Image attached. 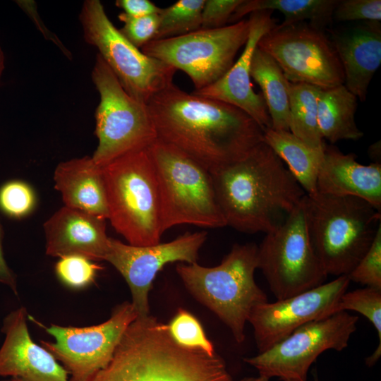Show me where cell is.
I'll list each match as a JSON object with an SVG mask.
<instances>
[{
    "instance_id": "cell-36",
    "label": "cell",
    "mask_w": 381,
    "mask_h": 381,
    "mask_svg": "<svg viewBox=\"0 0 381 381\" xmlns=\"http://www.w3.org/2000/svg\"><path fill=\"white\" fill-rule=\"evenodd\" d=\"M242 1L205 0L200 29H217L226 26L231 15Z\"/></svg>"
},
{
    "instance_id": "cell-42",
    "label": "cell",
    "mask_w": 381,
    "mask_h": 381,
    "mask_svg": "<svg viewBox=\"0 0 381 381\" xmlns=\"http://www.w3.org/2000/svg\"><path fill=\"white\" fill-rule=\"evenodd\" d=\"M0 381H13L12 380L9 379V380H1Z\"/></svg>"
},
{
    "instance_id": "cell-28",
    "label": "cell",
    "mask_w": 381,
    "mask_h": 381,
    "mask_svg": "<svg viewBox=\"0 0 381 381\" xmlns=\"http://www.w3.org/2000/svg\"><path fill=\"white\" fill-rule=\"evenodd\" d=\"M204 3L205 0H179L161 8L155 40L178 37L200 30Z\"/></svg>"
},
{
    "instance_id": "cell-1",
    "label": "cell",
    "mask_w": 381,
    "mask_h": 381,
    "mask_svg": "<svg viewBox=\"0 0 381 381\" xmlns=\"http://www.w3.org/2000/svg\"><path fill=\"white\" fill-rule=\"evenodd\" d=\"M147 105L157 139L208 171L241 159L263 141L264 128L241 109L187 92L174 83Z\"/></svg>"
},
{
    "instance_id": "cell-7",
    "label": "cell",
    "mask_w": 381,
    "mask_h": 381,
    "mask_svg": "<svg viewBox=\"0 0 381 381\" xmlns=\"http://www.w3.org/2000/svg\"><path fill=\"white\" fill-rule=\"evenodd\" d=\"M148 150L158 183L163 234L181 224L212 229L226 226L206 168L159 139Z\"/></svg>"
},
{
    "instance_id": "cell-37",
    "label": "cell",
    "mask_w": 381,
    "mask_h": 381,
    "mask_svg": "<svg viewBox=\"0 0 381 381\" xmlns=\"http://www.w3.org/2000/svg\"><path fill=\"white\" fill-rule=\"evenodd\" d=\"M115 4L122 8L124 13L131 17L159 14L161 11V8L149 0H117Z\"/></svg>"
},
{
    "instance_id": "cell-17",
    "label": "cell",
    "mask_w": 381,
    "mask_h": 381,
    "mask_svg": "<svg viewBox=\"0 0 381 381\" xmlns=\"http://www.w3.org/2000/svg\"><path fill=\"white\" fill-rule=\"evenodd\" d=\"M272 12L264 10L250 13L248 40L239 58L217 81L192 92L238 107L263 128L271 127V120L262 95L253 89L250 64L259 40L277 25Z\"/></svg>"
},
{
    "instance_id": "cell-33",
    "label": "cell",
    "mask_w": 381,
    "mask_h": 381,
    "mask_svg": "<svg viewBox=\"0 0 381 381\" xmlns=\"http://www.w3.org/2000/svg\"><path fill=\"white\" fill-rule=\"evenodd\" d=\"M347 277L350 282L381 289V226L370 248Z\"/></svg>"
},
{
    "instance_id": "cell-23",
    "label": "cell",
    "mask_w": 381,
    "mask_h": 381,
    "mask_svg": "<svg viewBox=\"0 0 381 381\" xmlns=\"http://www.w3.org/2000/svg\"><path fill=\"white\" fill-rule=\"evenodd\" d=\"M263 142L286 164L307 195L317 193L318 175L325 145L313 147L290 131L271 128H264Z\"/></svg>"
},
{
    "instance_id": "cell-40",
    "label": "cell",
    "mask_w": 381,
    "mask_h": 381,
    "mask_svg": "<svg viewBox=\"0 0 381 381\" xmlns=\"http://www.w3.org/2000/svg\"><path fill=\"white\" fill-rule=\"evenodd\" d=\"M239 381H270V378L262 376V375H259L258 377H245Z\"/></svg>"
},
{
    "instance_id": "cell-2",
    "label": "cell",
    "mask_w": 381,
    "mask_h": 381,
    "mask_svg": "<svg viewBox=\"0 0 381 381\" xmlns=\"http://www.w3.org/2000/svg\"><path fill=\"white\" fill-rule=\"evenodd\" d=\"M209 171L226 226L244 233L275 229L306 195L263 141L241 159Z\"/></svg>"
},
{
    "instance_id": "cell-13",
    "label": "cell",
    "mask_w": 381,
    "mask_h": 381,
    "mask_svg": "<svg viewBox=\"0 0 381 381\" xmlns=\"http://www.w3.org/2000/svg\"><path fill=\"white\" fill-rule=\"evenodd\" d=\"M358 317L341 311L310 322L269 349L243 361L260 375L283 381H307L310 366L323 351L347 347Z\"/></svg>"
},
{
    "instance_id": "cell-26",
    "label": "cell",
    "mask_w": 381,
    "mask_h": 381,
    "mask_svg": "<svg viewBox=\"0 0 381 381\" xmlns=\"http://www.w3.org/2000/svg\"><path fill=\"white\" fill-rule=\"evenodd\" d=\"M250 76L260 85L271 120V128L289 131L288 80L276 61L259 47L250 64Z\"/></svg>"
},
{
    "instance_id": "cell-15",
    "label": "cell",
    "mask_w": 381,
    "mask_h": 381,
    "mask_svg": "<svg viewBox=\"0 0 381 381\" xmlns=\"http://www.w3.org/2000/svg\"><path fill=\"white\" fill-rule=\"evenodd\" d=\"M206 239V231L186 232L169 242L138 246L109 237L104 260L128 284L138 317H145L150 315L148 294L158 272L168 263L197 262L198 252Z\"/></svg>"
},
{
    "instance_id": "cell-16",
    "label": "cell",
    "mask_w": 381,
    "mask_h": 381,
    "mask_svg": "<svg viewBox=\"0 0 381 381\" xmlns=\"http://www.w3.org/2000/svg\"><path fill=\"white\" fill-rule=\"evenodd\" d=\"M350 282L347 275L339 276L293 296L253 307L247 321L253 328L259 353L269 349L300 327L334 314Z\"/></svg>"
},
{
    "instance_id": "cell-18",
    "label": "cell",
    "mask_w": 381,
    "mask_h": 381,
    "mask_svg": "<svg viewBox=\"0 0 381 381\" xmlns=\"http://www.w3.org/2000/svg\"><path fill=\"white\" fill-rule=\"evenodd\" d=\"M24 307L4 320V341L0 348V377L13 381H69L63 366L44 347L32 339Z\"/></svg>"
},
{
    "instance_id": "cell-38",
    "label": "cell",
    "mask_w": 381,
    "mask_h": 381,
    "mask_svg": "<svg viewBox=\"0 0 381 381\" xmlns=\"http://www.w3.org/2000/svg\"><path fill=\"white\" fill-rule=\"evenodd\" d=\"M2 229L0 224V282L8 286L17 295V285L14 274L7 265L2 250Z\"/></svg>"
},
{
    "instance_id": "cell-8",
    "label": "cell",
    "mask_w": 381,
    "mask_h": 381,
    "mask_svg": "<svg viewBox=\"0 0 381 381\" xmlns=\"http://www.w3.org/2000/svg\"><path fill=\"white\" fill-rule=\"evenodd\" d=\"M100 101L95 112L98 145L92 159L103 167L157 139L147 105L130 96L98 54L92 73Z\"/></svg>"
},
{
    "instance_id": "cell-31",
    "label": "cell",
    "mask_w": 381,
    "mask_h": 381,
    "mask_svg": "<svg viewBox=\"0 0 381 381\" xmlns=\"http://www.w3.org/2000/svg\"><path fill=\"white\" fill-rule=\"evenodd\" d=\"M102 268L83 256L71 255L59 258L55 272L66 286L79 289L94 282L98 271Z\"/></svg>"
},
{
    "instance_id": "cell-27",
    "label": "cell",
    "mask_w": 381,
    "mask_h": 381,
    "mask_svg": "<svg viewBox=\"0 0 381 381\" xmlns=\"http://www.w3.org/2000/svg\"><path fill=\"white\" fill-rule=\"evenodd\" d=\"M316 86L288 80L289 97V131L313 147L325 145L318 121V97L320 90Z\"/></svg>"
},
{
    "instance_id": "cell-3",
    "label": "cell",
    "mask_w": 381,
    "mask_h": 381,
    "mask_svg": "<svg viewBox=\"0 0 381 381\" xmlns=\"http://www.w3.org/2000/svg\"><path fill=\"white\" fill-rule=\"evenodd\" d=\"M87 381H232L217 353L179 345L148 315L125 331L109 363Z\"/></svg>"
},
{
    "instance_id": "cell-19",
    "label": "cell",
    "mask_w": 381,
    "mask_h": 381,
    "mask_svg": "<svg viewBox=\"0 0 381 381\" xmlns=\"http://www.w3.org/2000/svg\"><path fill=\"white\" fill-rule=\"evenodd\" d=\"M105 220L64 206L44 224L47 255L59 258L77 255L92 261L104 260L109 239Z\"/></svg>"
},
{
    "instance_id": "cell-20",
    "label": "cell",
    "mask_w": 381,
    "mask_h": 381,
    "mask_svg": "<svg viewBox=\"0 0 381 381\" xmlns=\"http://www.w3.org/2000/svg\"><path fill=\"white\" fill-rule=\"evenodd\" d=\"M329 39L343 68L344 85L364 102L370 83L381 64L380 22L365 21L343 31H332Z\"/></svg>"
},
{
    "instance_id": "cell-21",
    "label": "cell",
    "mask_w": 381,
    "mask_h": 381,
    "mask_svg": "<svg viewBox=\"0 0 381 381\" xmlns=\"http://www.w3.org/2000/svg\"><path fill=\"white\" fill-rule=\"evenodd\" d=\"M317 192L356 197L380 212L381 164H360L356 155L344 154L337 147L325 144L318 175Z\"/></svg>"
},
{
    "instance_id": "cell-41",
    "label": "cell",
    "mask_w": 381,
    "mask_h": 381,
    "mask_svg": "<svg viewBox=\"0 0 381 381\" xmlns=\"http://www.w3.org/2000/svg\"><path fill=\"white\" fill-rule=\"evenodd\" d=\"M4 68V56L3 51L0 47V77L2 74Z\"/></svg>"
},
{
    "instance_id": "cell-14",
    "label": "cell",
    "mask_w": 381,
    "mask_h": 381,
    "mask_svg": "<svg viewBox=\"0 0 381 381\" xmlns=\"http://www.w3.org/2000/svg\"><path fill=\"white\" fill-rule=\"evenodd\" d=\"M137 318L132 303L124 302L97 325L46 327L36 322L55 339L54 342H40L66 370L69 381H87L109 363L125 331Z\"/></svg>"
},
{
    "instance_id": "cell-34",
    "label": "cell",
    "mask_w": 381,
    "mask_h": 381,
    "mask_svg": "<svg viewBox=\"0 0 381 381\" xmlns=\"http://www.w3.org/2000/svg\"><path fill=\"white\" fill-rule=\"evenodd\" d=\"M118 18L124 24L119 31L137 48H142L155 40L159 28V14L131 17L121 13Z\"/></svg>"
},
{
    "instance_id": "cell-12",
    "label": "cell",
    "mask_w": 381,
    "mask_h": 381,
    "mask_svg": "<svg viewBox=\"0 0 381 381\" xmlns=\"http://www.w3.org/2000/svg\"><path fill=\"white\" fill-rule=\"evenodd\" d=\"M258 47L276 61L289 82L321 89L344 84L343 68L330 39L309 23L276 25L260 38Z\"/></svg>"
},
{
    "instance_id": "cell-5",
    "label": "cell",
    "mask_w": 381,
    "mask_h": 381,
    "mask_svg": "<svg viewBox=\"0 0 381 381\" xmlns=\"http://www.w3.org/2000/svg\"><path fill=\"white\" fill-rule=\"evenodd\" d=\"M258 246L235 244L221 263L213 267L179 264L176 270L186 289L212 310L231 330L238 343L245 339L244 328L250 310L267 302L257 285Z\"/></svg>"
},
{
    "instance_id": "cell-24",
    "label": "cell",
    "mask_w": 381,
    "mask_h": 381,
    "mask_svg": "<svg viewBox=\"0 0 381 381\" xmlns=\"http://www.w3.org/2000/svg\"><path fill=\"white\" fill-rule=\"evenodd\" d=\"M357 100L344 84L320 90L318 121L324 140L333 144L342 140H357L363 136L355 121Z\"/></svg>"
},
{
    "instance_id": "cell-11",
    "label": "cell",
    "mask_w": 381,
    "mask_h": 381,
    "mask_svg": "<svg viewBox=\"0 0 381 381\" xmlns=\"http://www.w3.org/2000/svg\"><path fill=\"white\" fill-rule=\"evenodd\" d=\"M248 33V19L241 20L217 29H200L152 40L141 51L186 73L198 90L217 81L231 68Z\"/></svg>"
},
{
    "instance_id": "cell-4",
    "label": "cell",
    "mask_w": 381,
    "mask_h": 381,
    "mask_svg": "<svg viewBox=\"0 0 381 381\" xmlns=\"http://www.w3.org/2000/svg\"><path fill=\"white\" fill-rule=\"evenodd\" d=\"M305 206L315 252L327 275H348L372 244L381 213L352 196L307 195Z\"/></svg>"
},
{
    "instance_id": "cell-32",
    "label": "cell",
    "mask_w": 381,
    "mask_h": 381,
    "mask_svg": "<svg viewBox=\"0 0 381 381\" xmlns=\"http://www.w3.org/2000/svg\"><path fill=\"white\" fill-rule=\"evenodd\" d=\"M35 202L32 188L24 181L12 180L0 187V210L11 218L27 216L32 211Z\"/></svg>"
},
{
    "instance_id": "cell-10",
    "label": "cell",
    "mask_w": 381,
    "mask_h": 381,
    "mask_svg": "<svg viewBox=\"0 0 381 381\" xmlns=\"http://www.w3.org/2000/svg\"><path fill=\"white\" fill-rule=\"evenodd\" d=\"M80 20L85 41L98 49L133 98L147 104L155 94L173 83L176 70L131 44L109 19L99 1H85Z\"/></svg>"
},
{
    "instance_id": "cell-25",
    "label": "cell",
    "mask_w": 381,
    "mask_h": 381,
    "mask_svg": "<svg viewBox=\"0 0 381 381\" xmlns=\"http://www.w3.org/2000/svg\"><path fill=\"white\" fill-rule=\"evenodd\" d=\"M339 0H243L231 15L229 23H235L255 11H278L284 16L279 25L288 26L309 20V24L322 30L333 20Z\"/></svg>"
},
{
    "instance_id": "cell-9",
    "label": "cell",
    "mask_w": 381,
    "mask_h": 381,
    "mask_svg": "<svg viewBox=\"0 0 381 381\" xmlns=\"http://www.w3.org/2000/svg\"><path fill=\"white\" fill-rule=\"evenodd\" d=\"M306 195L281 225L265 234L258 246V268L277 300L317 287L327 277L310 236Z\"/></svg>"
},
{
    "instance_id": "cell-30",
    "label": "cell",
    "mask_w": 381,
    "mask_h": 381,
    "mask_svg": "<svg viewBox=\"0 0 381 381\" xmlns=\"http://www.w3.org/2000/svg\"><path fill=\"white\" fill-rule=\"evenodd\" d=\"M167 327L171 336L179 345L202 350L208 354L216 353L198 319L187 310L179 308Z\"/></svg>"
},
{
    "instance_id": "cell-39",
    "label": "cell",
    "mask_w": 381,
    "mask_h": 381,
    "mask_svg": "<svg viewBox=\"0 0 381 381\" xmlns=\"http://www.w3.org/2000/svg\"><path fill=\"white\" fill-rule=\"evenodd\" d=\"M369 155L373 159H376V162H380L377 161L378 157L380 156V144L376 143L373 144L369 148Z\"/></svg>"
},
{
    "instance_id": "cell-29",
    "label": "cell",
    "mask_w": 381,
    "mask_h": 381,
    "mask_svg": "<svg viewBox=\"0 0 381 381\" xmlns=\"http://www.w3.org/2000/svg\"><path fill=\"white\" fill-rule=\"evenodd\" d=\"M350 310L364 315L377 330L379 344L374 353L365 360L366 364L372 366L381 355V289L366 286L346 291L337 303L334 314Z\"/></svg>"
},
{
    "instance_id": "cell-22",
    "label": "cell",
    "mask_w": 381,
    "mask_h": 381,
    "mask_svg": "<svg viewBox=\"0 0 381 381\" xmlns=\"http://www.w3.org/2000/svg\"><path fill=\"white\" fill-rule=\"evenodd\" d=\"M54 181L64 206L108 219L102 167L94 162L92 157L59 163L54 173Z\"/></svg>"
},
{
    "instance_id": "cell-35",
    "label": "cell",
    "mask_w": 381,
    "mask_h": 381,
    "mask_svg": "<svg viewBox=\"0 0 381 381\" xmlns=\"http://www.w3.org/2000/svg\"><path fill=\"white\" fill-rule=\"evenodd\" d=\"M333 19L339 22L381 20L380 0H339Z\"/></svg>"
},
{
    "instance_id": "cell-6",
    "label": "cell",
    "mask_w": 381,
    "mask_h": 381,
    "mask_svg": "<svg viewBox=\"0 0 381 381\" xmlns=\"http://www.w3.org/2000/svg\"><path fill=\"white\" fill-rule=\"evenodd\" d=\"M108 219L130 245L159 243L161 225L158 183L148 148L133 151L101 167Z\"/></svg>"
}]
</instances>
